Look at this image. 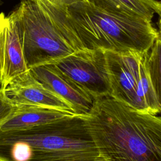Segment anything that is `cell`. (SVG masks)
Wrapping results in <instances>:
<instances>
[{
    "label": "cell",
    "mask_w": 161,
    "mask_h": 161,
    "mask_svg": "<svg viewBox=\"0 0 161 161\" xmlns=\"http://www.w3.org/2000/svg\"><path fill=\"white\" fill-rule=\"evenodd\" d=\"M67 13L77 35L87 49L145 53L158 35L152 21L115 16L89 1L69 6Z\"/></svg>",
    "instance_id": "3957f363"
},
{
    "label": "cell",
    "mask_w": 161,
    "mask_h": 161,
    "mask_svg": "<svg viewBox=\"0 0 161 161\" xmlns=\"http://www.w3.org/2000/svg\"><path fill=\"white\" fill-rule=\"evenodd\" d=\"M17 24L13 15L0 13V80L4 89L14 78L28 71Z\"/></svg>",
    "instance_id": "52a82bcc"
},
{
    "label": "cell",
    "mask_w": 161,
    "mask_h": 161,
    "mask_svg": "<svg viewBox=\"0 0 161 161\" xmlns=\"http://www.w3.org/2000/svg\"><path fill=\"white\" fill-rule=\"evenodd\" d=\"M97 8L115 16L152 21L157 12L155 0H87Z\"/></svg>",
    "instance_id": "8fae6325"
},
{
    "label": "cell",
    "mask_w": 161,
    "mask_h": 161,
    "mask_svg": "<svg viewBox=\"0 0 161 161\" xmlns=\"http://www.w3.org/2000/svg\"><path fill=\"white\" fill-rule=\"evenodd\" d=\"M84 117L99 153L110 161H161L160 116L105 96Z\"/></svg>",
    "instance_id": "6da1fadb"
},
{
    "label": "cell",
    "mask_w": 161,
    "mask_h": 161,
    "mask_svg": "<svg viewBox=\"0 0 161 161\" xmlns=\"http://www.w3.org/2000/svg\"><path fill=\"white\" fill-rule=\"evenodd\" d=\"M94 161H110V160L107 158H106L105 157L103 156L102 155L99 154V155L94 160Z\"/></svg>",
    "instance_id": "e0dca14e"
},
{
    "label": "cell",
    "mask_w": 161,
    "mask_h": 161,
    "mask_svg": "<svg viewBox=\"0 0 161 161\" xmlns=\"http://www.w3.org/2000/svg\"><path fill=\"white\" fill-rule=\"evenodd\" d=\"M52 3L64 6V7H69L74 4L79 3V2H84V1H88L87 0H50Z\"/></svg>",
    "instance_id": "9a60e30c"
},
{
    "label": "cell",
    "mask_w": 161,
    "mask_h": 161,
    "mask_svg": "<svg viewBox=\"0 0 161 161\" xmlns=\"http://www.w3.org/2000/svg\"><path fill=\"white\" fill-rule=\"evenodd\" d=\"M15 108L6 96L4 89L0 88V125L11 116Z\"/></svg>",
    "instance_id": "5bb4252c"
},
{
    "label": "cell",
    "mask_w": 161,
    "mask_h": 161,
    "mask_svg": "<svg viewBox=\"0 0 161 161\" xmlns=\"http://www.w3.org/2000/svg\"><path fill=\"white\" fill-rule=\"evenodd\" d=\"M0 161H1V160H0Z\"/></svg>",
    "instance_id": "ffe728a7"
},
{
    "label": "cell",
    "mask_w": 161,
    "mask_h": 161,
    "mask_svg": "<svg viewBox=\"0 0 161 161\" xmlns=\"http://www.w3.org/2000/svg\"><path fill=\"white\" fill-rule=\"evenodd\" d=\"M2 4H3V1H2V0H0V6L2 5Z\"/></svg>",
    "instance_id": "ac0fdd59"
},
{
    "label": "cell",
    "mask_w": 161,
    "mask_h": 161,
    "mask_svg": "<svg viewBox=\"0 0 161 161\" xmlns=\"http://www.w3.org/2000/svg\"><path fill=\"white\" fill-rule=\"evenodd\" d=\"M0 88H1V80H0ZM2 89V88H1Z\"/></svg>",
    "instance_id": "d6986e66"
},
{
    "label": "cell",
    "mask_w": 161,
    "mask_h": 161,
    "mask_svg": "<svg viewBox=\"0 0 161 161\" xmlns=\"http://www.w3.org/2000/svg\"><path fill=\"white\" fill-rule=\"evenodd\" d=\"M99 150L84 116L9 131H0L1 161H94Z\"/></svg>",
    "instance_id": "7a4b0ae2"
},
{
    "label": "cell",
    "mask_w": 161,
    "mask_h": 161,
    "mask_svg": "<svg viewBox=\"0 0 161 161\" xmlns=\"http://www.w3.org/2000/svg\"><path fill=\"white\" fill-rule=\"evenodd\" d=\"M156 13L158 15V20L157 22V26H158V31L161 33V3L160 2H158V3L157 4Z\"/></svg>",
    "instance_id": "2e32d148"
},
{
    "label": "cell",
    "mask_w": 161,
    "mask_h": 161,
    "mask_svg": "<svg viewBox=\"0 0 161 161\" xmlns=\"http://www.w3.org/2000/svg\"><path fill=\"white\" fill-rule=\"evenodd\" d=\"M147 75L161 112V33L158 35L150 50L145 55Z\"/></svg>",
    "instance_id": "4fadbf2b"
},
{
    "label": "cell",
    "mask_w": 161,
    "mask_h": 161,
    "mask_svg": "<svg viewBox=\"0 0 161 161\" xmlns=\"http://www.w3.org/2000/svg\"><path fill=\"white\" fill-rule=\"evenodd\" d=\"M52 64L94 101L110 96L111 88L104 50L85 48Z\"/></svg>",
    "instance_id": "8992f818"
},
{
    "label": "cell",
    "mask_w": 161,
    "mask_h": 161,
    "mask_svg": "<svg viewBox=\"0 0 161 161\" xmlns=\"http://www.w3.org/2000/svg\"><path fill=\"white\" fill-rule=\"evenodd\" d=\"M30 70L47 89L67 103L75 114H88L94 100L60 73L53 64L35 67Z\"/></svg>",
    "instance_id": "9c48e42d"
},
{
    "label": "cell",
    "mask_w": 161,
    "mask_h": 161,
    "mask_svg": "<svg viewBox=\"0 0 161 161\" xmlns=\"http://www.w3.org/2000/svg\"><path fill=\"white\" fill-rule=\"evenodd\" d=\"M11 116L0 125V131H9L61 120L76 115L69 113L33 106H15Z\"/></svg>",
    "instance_id": "30bf717a"
},
{
    "label": "cell",
    "mask_w": 161,
    "mask_h": 161,
    "mask_svg": "<svg viewBox=\"0 0 161 161\" xmlns=\"http://www.w3.org/2000/svg\"><path fill=\"white\" fill-rule=\"evenodd\" d=\"M47 12L64 37L75 51L85 49L68 17L67 8L56 4L50 0H35Z\"/></svg>",
    "instance_id": "7c38bea8"
},
{
    "label": "cell",
    "mask_w": 161,
    "mask_h": 161,
    "mask_svg": "<svg viewBox=\"0 0 161 161\" xmlns=\"http://www.w3.org/2000/svg\"><path fill=\"white\" fill-rule=\"evenodd\" d=\"M11 14L18 26L29 69L53 64L76 52L35 0H21Z\"/></svg>",
    "instance_id": "277c9868"
},
{
    "label": "cell",
    "mask_w": 161,
    "mask_h": 161,
    "mask_svg": "<svg viewBox=\"0 0 161 161\" xmlns=\"http://www.w3.org/2000/svg\"><path fill=\"white\" fill-rule=\"evenodd\" d=\"M4 91L14 106L42 107L75 114L67 103L47 89L30 70L13 79Z\"/></svg>",
    "instance_id": "ba28073f"
},
{
    "label": "cell",
    "mask_w": 161,
    "mask_h": 161,
    "mask_svg": "<svg viewBox=\"0 0 161 161\" xmlns=\"http://www.w3.org/2000/svg\"><path fill=\"white\" fill-rule=\"evenodd\" d=\"M145 53L105 51L110 97L137 111L156 114L160 111L145 68Z\"/></svg>",
    "instance_id": "5b68a950"
}]
</instances>
